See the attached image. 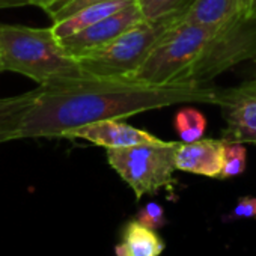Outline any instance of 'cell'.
<instances>
[{
    "label": "cell",
    "instance_id": "obj_17",
    "mask_svg": "<svg viewBox=\"0 0 256 256\" xmlns=\"http://www.w3.org/2000/svg\"><path fill=\"white\" fill-rule=\"evenodd\" d=\"M246 163H247V151L244 144L226 140L224 162H223V170L220 174V180L241 175L246 170Z\"/></svg>",
    "mask_w": 256,
    "mask_h": 256
},
{
    "label": "cell",
    "instance_id": "obj_7",
    "mask_svg": "<svg viewBox=\"0 0 256 256\" xmlns=\"http://www.w3.org/2000/svg\"><path fill=\"white\" fill-rule=\"evenodd\" d=\"M218 107L226 122L222 139L256 144V77L235 88L222 89Z\"/></svg>",
    "mask_w": 256,
    "mask_h": 256
},
{
    "label": "cell",
    "instance_id": "obj_26",
    "mask_svg": "<svg viewBox=\"0 0 256 256\" xmlns=\"http://www.w3.org/2000/svg\"><path fill=\"white\" fill-rule=\"evenodd\" d=\"M254 12H256V0H254Z\"/></svg>",
    "mask_w": 256,
    "mask_h": 256
},
{
    "label": "cell",
    "instance_id": "obj_9",
    "mask_svg": "<svg viewBox=\"0 0 256 256\" xmlns=\"http://www.w3.org/2000/svg\"><path fill=\"white\" fill-rule=\"evenodd\" d=\"M65 138L88 140L106 150L126 148L160 140L158 138L145 130L125 124L124 119H106L89 125H83L71 130Z\"/></svg>",
    "mask_w": 256,
    "mask_h": 256
},
{
    "label": "cell",
    "instance_id": "obj_24",
    "mask_svg": "<svg viewBox=\"0 0 256 256\" xmlns=\"http://www.w3.org/2000/svg\"><path fill=\"white\" fill-rule=\"evenodd\" d=\"M5 71V64H4V52H2V46H0V72Z\"/></svg>",
    "mask_w": 256,
    "mask_h": 256
},
{
    "label": "cell",
    "instance_id": "obj_4",
    "mask_svg": "<svg viewBox=\"0 0 256 256\" xmlns=\"http://www.w3.org/2000/svg\"><path fill=\"white\" fill-rule=\"evenodd\" d=\"M176 146L178 142L160 139L134 146L107 150V162L140 199L144 194H156L162 188H172L176 170Z\"/></svg>",
    "mask_w": 256,
    "mask_h": 256
},
{
    "label": "cell",
    "instance_id": "obj_6",
    "mask_svg": "<svg viewBox=\"0 0 256 256\" xmlns=\"http://www.w3.org/2000/svg\"><path fill=\"white\" fill-rule=\"evenodd\" d=\"M256 56V14L241 16L217 30L200 59L178 80L208 84L223 71Z\"/></svg>",
    "mask_w": 256,
    "mask_h": 256
},
{
    "label": "cell",
    "instance_id": "obj_23",
    "mask_svg": "<svg viewBox=\"0 0 256 256\" xmlns=\"http://www.w3.org/2000/svg\"><path fill=\"white\" fill-rule=\"evenodd\" d=\"M23 5H28V0H0V10L12 8V6H23Z\"/></svg>",
    "mask_w": 256,
    "mask_h": 256
},
{
    "label": "cell",
    "instance_id": "obj_20",
    "mask_svg": "<svg viewBox=\"0 0 256 256\" xmlns=\"http://www.w3.org/2000/svg\"><path fill=\"white\" fill-rule=\"evenodd\" d=\"M96 2H101V0H71V2H68L66 5L60 6L59 10L50 12L48 17L53 20V23H56V22H60V20H64V18L76 14L82 8H84L88 5H92V4H96Z\"/></svg>",
    "mask_w": 256,
    "mask_h": 256
},
{
    "label": "cell",
    "instance_id": "obj_25",
    "mask_svg": "<svg viewBox=\"0 0 256 256\" xmlns=\"http://www.w3.org/2000/svg\"><path fill=\"white\" fill-rule=\"evenodd\" d=\"M252 62V66H253V71H254V74H256V56L250 60Z\"/></svg>",
    "mask_w": 256,
    "mask_h": 256
},
{
    "label": "cell",
    "instance_id": "obj_5",
    "mask_svg": "<svg viewBox=\"0 0 256 256\" xmlns=\"http://www.w3.org/2000/svg\"><path fill=\"white\" fill-rule=\"evenodd\" d=\"M217 30L184 20L154 48L148 59L130 77L154 84L178 82L204 54Z\"/></svg>",
    "mask_w": 256,
    "mask_h": 256
},
{
    "label": "cell",
    "instance_id": "obj_22",
    "mask_svg": "<svg viewBox=\"0 0 256 256\" xmlns=\"http://www.w3.org/2000/svg\"><path fill=\"white\" fill-rule=\"evenodd\" d=\"M58 2H60V0H28V5H34V6H38V8L47 11Z\"/></svg>",
    "mask_w": 256,
    "mask_h": 256
},
{
    "label": "cell",
    "instance_id": "obj_18",
    "mask_svg": "<svg viewBox=\"0 0 256 256\" xmlns=\"http://www.w3.org/2000/svg\"><path fill=\"white\" fill-rule=\"evenodd\" d=\"M136 220L142 224H145L146 228L150 229H154V230H158L162 229L168 220H166V214H164V210L162 205L156 204V202H150L146 204L145 206H142L138 212V217Z\"/></svg>",
    "mask_w": 256,
    "mask_h": 256
},
{
    "label": "cell",
    "instance_id": "obj_10",
    "mask_svg": "<svg viewBox=\"0 0 256 256\" xmlns=\"http://www.w3.org/2000/svg\"><path fill=\"white\" fill-rule=\"evenodd\" d=\"M224 139H199L178 142L175 152L176 170L220 178L224 162Z\"/></svg>",
    "mask_w": 256,
    "mask_h": 256
},
{
    "label": "cell",
    "instance_id": "obj_15",
    "mask_svg": "<svg viewBox=\"0 0 256 256\" xmlns=\"http://www.w3.org/2000/svg\"><path fill=\"white\" fill-rule=\"evenodd\" d=\"M174 128L181 142H194L202 139L206 130V118L194 107H182L174 116Z\"/></svg>",
    "mask_w": 256,
    "mask_h": 256
},
{
    "label": "cell",
    "instance_id": "obj_11",
    "mask_svg": "<svg viewBox=\"0 0 256 256\" xmlns=\"http://www.w3.org/2000/svg\"><path fill=\"white\" fill-rule=\"evenodd\" d=\"M138 0H101V2L88 5L77 11L76 14L53 23V30L59 40L68 38L89 26H94L95 23L116 14L118 11L136 4Z\"/></svg>",
    "mask_w": 256,
    "mask_h": 256
},
{
    "label": "cell",
    "instance_id": "obj_13",
    "mask_svg": "<svg viewBox=\"0 0 256 256\" xmlns=\"http://www.w3.org/2000/svg\"><path fill=\"white\" fill-rule=\"evenodd\" d=\"M164 241L154 229L146 228L136 218L122 230V241L114 247L116 256H160Z\"/></svg>",
    "mask_w": 256,
    "mask_h": 256
},
{
    "label": "cell",
    "instance_id": "obj_21",
    "mask_svg": "<svg viewBox=\"0 0 256 256\" xmlns=\"http://www.w3.org/2000/svg\"><path fill=\"white\" fill-rule=\"evenodd\" d=\"M240 4V11H241V16L244 17H250L254 12V0H238Z\"/></svg>",
    "mask_w": 256,
    "mask_h": 256
},
{
    "label": "cell",
    "instance_id": "obj_3",
    "mask_svg": "<svg viewBox=\"0 0 256 256\" xmlns=\"http://www.w3.org/2000/svg\"><path fill=\"white\" fill-rule=\"evenodd\" d=\"M187 10L157 20H142L107 47L77 60L88 76L130 77L142 66L158 42L184 20Z\"/></svg>",
    "mask_w": 256,
    "mask_h": 256
},
{
    "label": "cell",
    "instance_id": "obj_16",
    "mask_svg": "<svg viewBox=\"0 0 256 256\" xmlns=\"http://www.w3.org/2000/svg\"><path fill=\"white\" fill-rule=\"evenodd\" d=\"M145 20H157L182 10H187L193 0H138Z\"/></svg>",
    "mask_w": 256,
    "mask_h": 256
},
{
    "label": "cell",
    "instance_id": "obj_1",
    "mask_svg": "<svg viewBox=\"0 0 256 256\" xmlns=\"http://www.w3.org/2000/svg\"><path fill=\"white\" fill-rule=\"evenodd\" d=\"M220 90L196 82L154 84L133 77H96L40 84L20 139L65 138L71 130L106 119H125L184 102L218 106Z\"/></svg>",
    "mask_w": 256,
    "mask_h": 256
},
{
    "label": "cell",
    "instance_id": "obj_19",
    "mask_svg": "<svg viewBox=\"0 0 256 256\" xmlns=\"http://www.w3.org/2000/svg\"><path fill=\"white\" fill-rule=\"evenodd\" d=\"M241 218H256V198L253 196L240 198L234 210L228 216V220H241Z\"/></svg>",
    "mask_w": 256,
    "mask_h": 256
},
{
    "label": "cell",
    "instance_id": "obj_12",
    "mask_svg": "<svg viewBox=\"0 0 256 256\" xmlns=\"http://www.w3.org/2000/svg\"><path fill=\"white\" fill-rule=\"evenodd\" d=\"M241 17L238 0H193L184 22L220 30Z\"/></svg>",
    "mask_w": 256,
    "mask_h": 256
},
{
    "label": "cell",
    "instance_id": "obj_14",
    "mask_svg": "<svg viewBox=\"0 0 256 256\" xmlns=\"http://www.w3.org/2000/svg\"><path fill=\"white\" fill-rule=\"evenodd\" d=\"M38 88L16 96L0 98V144L20 139L23 120L34 106Z\"/></svg>",
    "mask_w": 256,
    "mask_h": 256
},
{
    "label": "cell",
    "instance_id": "obj_2",
    "mask_svg": "<svg viewBox=\"0 0 256 256\" xmlns=\"http://www.w3.org/2000/svg\"><path fill=\"white\" fill-rule=\"evenodd\" d=\"M5 71L23 74L38 84L82 78L88 74L68 54L53 28L0 24Z\"/></svg>",
    "mask_w": 256,
    "mask_h": 256
},
{
    "label": "cell",
    "instance_id": "obj_8",
    "mask_svg": "<svg viewBox=\"0 0 256 256\" xmlns=\"http://www.w3.org/2000/svg\"><path fill=\"white\" fill-rule=\"evenodd\" d=\"M142 20L145 18L140 11L139 2H136L118 11L116 14L95 23L94 26H89L68 38L60 40V44L68 54L78 59L107 47L125 30L136 26Z\"/></svg>",
    "mask_w": 256,
    "mask_h": 256
}]
</instances>
